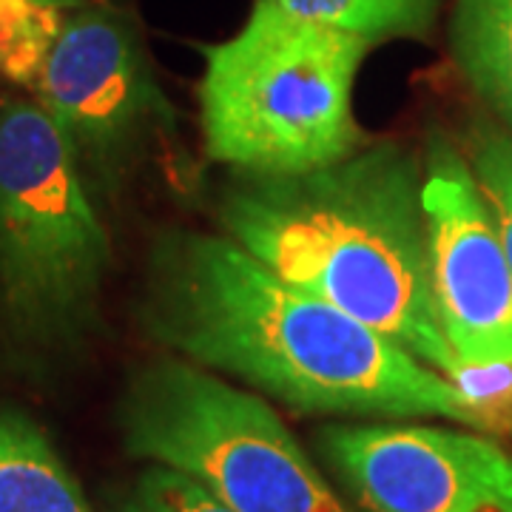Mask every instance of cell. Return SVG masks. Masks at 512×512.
Returning <instances> with one entry per match:
<instances>
[{
	"label": "cell",
	"mask_w": 512,
	"mask_h": 512,
	"mask_svg": "<svg viewBox=\"0 0 512 512\" xmlns=\"http://www.w3.org/2000/svg\"><path fill=\"white\" fill-rule=\"evenodd\" d=\"M140 325L180 359L302 416L467 421L447 376L222 231L174 228L154 239Z\"/></svg>",
	"instance_id": "1"
},
{
	"label": "cell",
	"mask_w": 512,
	"mask_h": 512,
	"mask_svg": "<svg viewBox=\"0 0 512 512\" xmlns=\"http://www.w3.org/2000/svg\"><path fill=\"white\" fill-rule=\"evenodd\" d=\"M421 188L424 154L379 140L305 174L234 171L217 222L274 274L447 376L456 356L433 302Z\"/></svg>",
	"instance_id": "2"
},
{
	"label": "cell",
	"mask_w": 512,
	"mask_h": 512,
	"mask_svg": "<svg viewBox=\"0 0 512 512\" xmlns=\"http://www.w3.org/2000/svg\"><path fill=\"white\" fill-rule=\"evenodd\" d=\"M365 37L256 0L237 35L205 46V157L239 174H305L370 143L353 114Z\"/></svg>",
	"instance_id": "3"
},
{
	"label": "cell",
	"mask_w": 512,
	"mask_h": 512,
	"mask_svg": "<svg viewBox=\"0 0 512 512\" xmlns=\"http://www.w3.org/2000/svg\"><path fill=\"white\" fill-rule=\"evenodd\" d=\"M111 239L77 154L37 100L0 103V325L23 353L100 328Z\"/></svg>",
	"instance_id": "4"
},
{
	"label": "cell",
	"mask_w": 512,
	"mask_h": 512,
	"mask_svg": "<svg viewBox=\"0 0 512 512\" xmlns=\"http://www.w3.org/2000/svg\"><path fill=\"white\" fill-rule=\"evenodd\" d=\"M114 419L128 456L180 470L234 512H356L265 396L188 359L137 367Z\"/></svg>",
	"instance_id": "5"
},
{
	"label": "cell",
	"mask_w": 512,
	"mask_h": 512,
	"mask_svg": "<svg viewBox=\"0 0 512 512\" xmlns=\"http://www.w3.org/2000/svg\"><path fill=\"white\" fill-rule=\"evenodd\" d=\"M35 97L74 148L89 185L109 194L148 140L174 128L143 37L111 3L80 0L69 12Z\"/></svg>",
	"instance_id": "6"
},
{
	"label": "cell",
	"mask_w": 512,
	"mask_h": 512,
	"mask_svg": "<svg viewBox=\"0 0 512 512\" xmlns=\"http://www.w3.org/2000/svg\"><path fill=\"white\" fill-rule=\"evenodd\" d=\"M313 439L367 512H512V456L478 430L382 419Z\"/></svg>",
	"instance_id": "7"
},
{
	"label": "cell",
	"mask_w": 512,
	"mask_h": 512,
	"mask_svg": "<svg viewBox=\"0 0 512 512\" xmlns=\"http://www.w3.org/2000/svg\"><path fill=\"white\" fill-rule=\"evenodd\" d=\"M430 285L456 365L512 359V268L464 151L444 131L424 143ZM453 365V367H456Z\"/></svg>",
	"instance_id": "8"
},
{
	"label": "cell",
	"mask_w": 512,
	"mask_h": 512,
	"mask_svg": "<svg viewBox=\"0 0 512 512\" xmlns=\"http://www.w3.org/2000/svg\"><path fill=\"white\" fill-rule=\"evenodd\" d=\"M0 512H94L43 427L0 404Z\"/></svg>",
	"instance_id": "9"
},
{
	"label": "cell",
	"mask_w": 512,
	"mask_h": 512,
	"mask_svg": "<svg viewBox=\"0 0 512 512\" xmlns=\"http://www.w3.org/2000/svg\"><path fill=\"white\" fill-rule=\"evenodd\" d=\"M450 52L467 86L512 131V0H456Z\"/></svg>",
	"instance_id": "10"
},
{
	"label": "cell",
	"mask_w": 512,
	"mask_h": 512,
	"mask_svg": "<svg viewBox=\"0 0 512 512\" xmlns=\"http://www.w3.org/2000/svg\"><path fill=\"white\" fill-rule=\"evenodd\" d=\"M299 18L325 23L367 43L427 40L441 12V0H276Z\"/></svg>",
	"instance_id": "11"
},
{
	"label": "cell",
	"mask_w": 512,
	"mask_h": 512,
	"mask_svg": "<svg viewBox=\"0 0 512 512\" xmlns=\"http://www.w3.org/2000/svg\"><path fill=\"white\" fill-rule=\"evenodd\" d=\"M80 0H0V77L35 92L63 23Z\"/></svg>",
	"instance_id": "12"
},
{
	"label": "cell",
	"mask_w": 512,
	"mask_h": 512,
	"mask_svg": "<svg viewBox=\"0 0 512 512\" xmlns=\"http://www.w3.org/2000/svg\"><path fill=\"white\" fill-rule=\"evenodd\" d=\"M458 146L493 211L512 268V131L490 114H473Z\"/></svg>",
	"instance_id": "13"
},
{
	"label": "cell",
	"mask_w": 512,
	"mask_h": 512,
	"mask_svg": "<svg viewBox=\"0 0 512 512\" xmlns=\"http://www.w3.org/2000/svg\"><path fill=\"white\" fill-rule=\"evenodd\" d=\"M114 512H234L194 478L163 464H148L120 493Z\"/></svg>",
	"instance_id": "14"
}]
</instances>
